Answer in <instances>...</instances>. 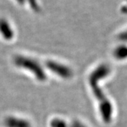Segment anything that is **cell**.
<instances>
[{"label":"cell","mask_w":127,"mask_h":127,"mask_svg":"<svg viewBox=\"0 0 127 127\" xmlns=\"http://www.w3.org/2000/svg\"><path fill=\"white\" fill-rule=\"evenodd\" d=\"M4 125L6 127H32L28 120L14 116L6 117L4 120Z\"/></svg>","instance_id":"cell-4"},{"label":"cell","mask_w":127,"mask_h":127,"mask_svg":"<svg viewBox=\"0 0 127 127\" xmlns=\"http://www.w3.org/2000/svg\"><path fill=\"white\" fill-rule=\"evenodd\" d=\"M13 62L16 67L31 73L37 81H46L47 74L45 71L36 59L24 55H16L14 57Z\"/></svg>","instance_id":"cell-2"},{"label":"cell","mask_w":127,"mask_h":127,"mask_svg":"<svg viewBox=\"0 0 127 127\" xmlns=\"http://www.w3.org/2000/svg\"><path fill=\"white\" fill-rule=\"evenodd\" d=\"M110 73L109 67L107 64H102L94 70L89 77V82L93 93L99 102L100 112L104 122L109 123L112 120L113 108L112 103L104 95L99 86L100 79L107 77Z\"/></svg>","instance_id":"cell-1"},{"label":"cell","mask_w":127,"mask_h":127,"mask_svg":"<svg viewBox=\"0 0 127 127\" xmlns=\"http://www.w3.org/2000/svg\"><path fill=\"white\" fill-rule=\"evenodd\" d=\"M51 127H68L66 122L59 118L53 119L50 122Z\"/></svg>","instance_id":"cell-7"},{"label":"cell","mask_w":127,"mask_h":127,"mask_svg":"<svg viewBox=\"0 0 127 127\" xmlns=\"http://www.w3.org/2000/svg\"><path fill=\"white\" fill-rule=\"evenodd\" d=\"M26 2H27L33 11L39 12L41 10L37 0H26Z\"/></svg>","instance_id":"cell-8"},{"label":"cell","mask_w":127,"mask_h":127,"mask_svg":"<svg viewBox=\"0 0 127 127\" xmlns=\"http://www.w3.org/2000/svg\"><path fill=\"white\" fill-rule=\"evenodd\" d=\"M16 1L18 4L20 5H23L26 3V0H16Z\"/></svg>","instance_id":"cell-11"},{"label":"cell","mask_w":127,"mask_h":127,"mask_svg":"<svg viewBox=\"0 0 127 127\" xmlns=\"http://www.w3.org/2000/svg\"><path fill=\"white\" fill-rule=\"evenodd\" d=\"M71 127H85V126L78 121H74L72 123Z\"/></svg>","instance_id":"cell-10"},{"label":"cell","mask_w":127,"mask_h":127,"mask_svg":"<svg viewBox=\"0 0 127 127\" xmlns=\"http://www.w3.org/2000/svg\"><path fill=\"white\" fill-rule=\"evenodd\" d=\"M0 34L6 40H11L14 37V32L11 24L4 18H0Z\"/></svg>","instance_id":"cell-5"},{"label":"cell","mask_w":127,"mask_h":127,"mask_svg":"<svg viewBox=\"0 0 127 127\" xmlns=\"http://www.w3.org/2000/svg\"><path fill=\"white\" fill-rule=\"evenodd\" d=\"M119 40L123 42H127V30L121 32L118 36Z\"/></svg>","instance_id":"cell-9"},{"label":"cell","mask_w":127,"mask_h":127,"mask_svg":"<svg viewBox=\"0 0 127 127\" xmlns=\"http://www.w3.org/2000/svg\"><path fill=\"white\" fill-rule=\"evenodd\" d=\"M46 68L64 79H69L73 76V71L68 66L52 60H47L45 62Z\"/></svg>","instance_id":"cell-3"},{"label":"cell","mask_w":127,"mask_h":127,"mask_svg":"<svg viewBox=\"0 0 127 127\" xmlns=\"http://www.w3.org/2000/svg\"><path fill=\"white\" fill-rule=\"evenodd\" d=\"M114 56L118 60H124L127 58V46L120 45L114 51Z\"/></svg>","instance_id":"cell-6"}]
</instances>
